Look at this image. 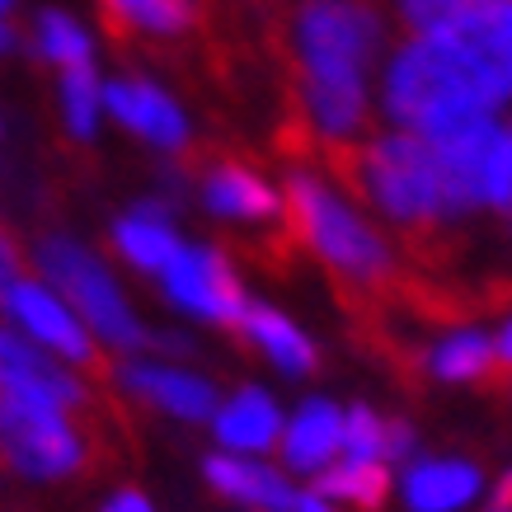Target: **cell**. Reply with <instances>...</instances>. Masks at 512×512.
<instances>
[{
  "mask_svg": "<svg viewBox=\"0 0 512 512\" xmlns=\"http://www.w3.org/2000/svg\"><path fill=\"white\" fill-rule=\"evenodd\" d=\"M381 428L386 423L376 419L367 404H357V409H348V419H343L339 451H348V461H381Z\"/></svg>",
  "mask_w": 512,
  "mask_h": 512,
  "instance_id": "4316f807",
  "label": "cell"
},
{
  "mask_svg": "<svg viewBox=\"0 0 512 512\" xmlns=\"http://www.w3.org/2000/svg\"><path fill=\"white\" fill-rule=\"evenodd\" d=\"M503 127H508V137H512V123H503Z\"/></svg>",
  "mask_w": 512,
  "mask_h": 512,
  "instance_id": "74e56055",
  "label": "cell"
},
{
  "mask_svg": "<svg viewBox=\"0 0 512 512\" xmlns=\"http://www.w3.org/2000/svg\"><path fill=\"white\" fill-rule=\"evenodd\" d=\"M10 47H15V29L0 19V52H10Z\"/></svg>",
  "mask_w": 512,
  "mask_h": 512,
  "instance_id": "836d02e7",
  "label": "cell"
},
{
  "mask_svg": "<svg viewBox=\"0 0 512 512\" xmlns=\"http://www.w3.org/2000/svg\"><path fill=\"white\" fill-rule=\"evenodd\" d=\"M508 395H512V372H508Z\"/></svg>",
  "mask_w": 512,
  "mask_h": 512,
  "instance_id": "8d00e7d4",
  "label": "cell"
},
{
  "mask_svg": "<svg viewBox=\"0 0 512 512\" xmlns=\"http://www.w3.org/2000/svg\"><path fill=\"white\" fill-rule=\"evenodd\" d=\"M508 104L512 99L494 85V76L447 29L414 33L386 71V113L400 123V132L414 137H437L475 118H498V109Z\"/></svg>",
  "mask_w": 512,
  "mask_h": 512,
  "instance_id": "6da1fadb",
  "label": "cell"
},
{
  "mask_svg": "<svg viewBox=\"0 0 512 512\" xmlns=\"http://www.w3.org/2000/svg\"><path fill=\"white\" fill-rule=\"evenodd\" d=\"M217 442L226 451H268L282 437V414L264 390H240L231 404H217Z\"/></svg>",
  "mask_w": 512,
  "mask_h": 512,
  "instance_id": "ffe728a7",
  "label": "cell"
},
{
  "mask_svg": "<svg viewBox=\"0 0 512 512\" xmlns=\"http://www.w3.org/2000/svg\"><path fill=\"white\" fill-rule=\"evenodd\" d=\"M202 202H207V212L231 221H273L282 212V198L273 193L264 174H254L249 165H235V160H226V165L207 174Z\"/></svg>",
  "mask_w": 512,
  "mask_h": 512,
  "instance_id": "9a60e30c",
  "label": "cell"
},
{
  "mask_svg": "<svg viewBox=\"0 0 512 512\" xmlns=\"http://www.w3.org/2000/svg\"><path fill=\"white\" fill-rule=\"evenodd\" d=\"M104 19H109L113 38L141 29V33H184L193 29L198 10L188 0H104Z\"/></svg>",
  "mask_w": 512,
  "mask_h": 512,
  "instance_id": "603a6c76",
  "label": "cell"
},
{
  "mask_svg": "<svg viewBox=\"0 0 512 512\" xmlns=\"http://www.w3.org/2000/svg\"><path fill=\"white\" fill-rule=\"evenodd\" d=\"M240 334H245L259 353L278 367V372L287 376H311L315 367H320V353H315V343L301 334V329L287 320V315L268 311V306H245V315H240Z\"/></svg>",
  "mask_w": 512,
  "mask_h": 512,
  "instance_id": "e0dca14e",
  "label": "cell"
},
{
  "mask_svg": "<svg viewBox=\"0 0 512 512\" xmlns=\"http://www.w3.org/2000/svg\"><path fill=\"white\" fill-rule=\"evenodd\" d=\"M315 498H339L353 503L357 512H381L390 494V470L386 461H343V466H325L311 484Z\"/></svg>",
  "mask_w": 512,
  "mask_h": 512,
  "instance_id": "7402d4cb",
  "label": "cell"
},
{
  "mask_svg": "<svg viewBox=\"0 0 512 512\" xmlns=\"http://www.w3.org/2000/svg\"><path fill=\"white\" fill-rule=\"evenodd\" d=\"M123 386L141 400H151L156 409L174 414V419H212L217 414V390L212 381H202L193 372H179V367H151V362H127Z\"/></svg>",
  "mask_w": 512,
  "mask_h": 512,
  "instance_id": "4fadbf2b",
  "label": "cell"
},
{
  "mask_svg": "<svg viewBox=\"0 0 512 512\" xmlns=\"http://www.w3.org/2000/svg\"><path fill=\"white\" fill-rule=\"evenodd\" d=\"M19 278H24V259H19V249L10 245V235L0 231V292L15 287Z\"/></svg>",
  "mask_w": 512,
  "mask_h": 512,
  "instance_id": "f546056e",
  "label": "cell"
},
{
  "mask_svg": "<svg viewBox=\"0 0 512 512\" xmlns=\"http://www.w3.org/2000/svg\"><path fill=\"white\" fill-rule=\"evenodd\" d=\"M62 104H66V127H71V137L90 141L94 127H99V109H104V85H99V76H94L90 62L66 66Z\"/></svg>",
  "mask_w": 512,
  "mask_h": 512,
  "instance_id": "d4e9b609",
  "label": "cell"
},
{
  "mask_svg": "<svg viewBox=\"0 0 512 512\" xmlns=\"http://www.w3.org/2000/svg\"><path fill=\"white\" fill-rule=\"evenodd\" d=\"M10 5H15V0H0V15H5V10H10Z\"/></svg>",
  "mask_w": 512,
  "mask_h": 512,
  "instance_id": "e575fe53",
  "label": "cell"
},
{
  "mask_svg": "<svg viewBox=\"0 0 512 512\" xmlns=\"http://www.w3.org/2000/svg\"><path fill=\"white\" fill-rule=\"evenodd\" d=\"M202 475H207V484L217 494L235 498V503H249L254 512H296V498H301L278 470L254 466L245 456H207Z\"/></svg>",
  "mask_w": 512,
  "mask_h": 512,
  "instance_id": "5bb4252c",
  "label": "cell"
},
{
  "mask_svg": "<svg viewBox=\"0 0 512 512\" xmlns=\"http://www.w3.org/2000/svg\"><path fill=\"white\" fill-rule=\"evenodd\" d=\"M503 217H508V231H512V207H508V212H503Z\"/></svg>",
  "mask_w": 512,
  "mask_h": 512,
  "instance_id": "d590c367",
  "label": "cell"
},
{
  "mask_svg": "<svg viewBox=\"0 0 512 512\" xmlns=\"http://www.w3.org/2000/svg\"><path fill=\"white\" fill-rule=\"evenodd\" d=\"M104 512H151V503H146L137 489H123V494L109 498V508H104Z\"/></svg>",
  "mask_w": 512,
  "mask_h": 512,
  "instance_id": "4dcf8cb0",
  "label": "cell"
},
{
  "mask_svg": "<svg viewBox=\"0 0 512 512\" xmlns=\"http://www.w3.org/2000/svg\"><path fill=\"white\" fill-rule=\"evenodd\" d=\"M423 367H428V376H437V381H461V386L489 381L498 367L494 339L480 334V329H451V334H442V339L423 353Z\"/></svg>",
  "mask_w": 512,
  "mask_h": 512,
  "instance_id": "44dd1931",
  "label": "cell"
},
{
  "mask_svg": "<svg viewBox=\"0 0 512 512\" xmlns=\"http://www.w3.org/2000/svg\"><path fill=\"white\" fill-rule=\"evenodd\" d=\"M343 414L329 400H311L282 433V461L301 475H320V470L339 456Z\"/></svg>",
  "mask_w": 512,
  "mask_h": 512,
  "instance_id": "ac0fdd59",
  "label": "cell"
},
{
  "mask_svg": "<svg viewBox=\"0 0 512 512\" xmlns=\"http://www.w3.org/2000/svg\"><path fill=\"white\" fill-rule=\"evenodd\" d=\"M484 207L508 212L512 207V137L508 127H498L494 146H489V165H484Z\"/></svg>",
  "mask_w": 512,
  "mask_h": 512,
  "instance_id": "484cf974",
  "label": "cell"
},
{
  "mask_svg": "<svg viewBox=\"0 0 512 512\" xmlns=\"http://www.w3.org/2000/svg\"><path fill=\"white\" fill-rule=\"evenodd\" d=\"M296 512H329V508H325V498L301 494V498H296Z\"/></svg>",
  "mask_w": 512,
  "mask_h": 512,
  "instance_id": "d6a6232c",
  "label": "cell"
},
{
  "mask_svg": "<svg viewBox=\"0 0 512 512\" xmlns=\"http://www.w3.org/2000/svg\"><path fill=\"white\" fill-rule=\"evenodd\" d=\"M442 29L466 47L470 57L494 76L498 90L512 99V0H480Z\"/></svg>",
  "mask_w": 512,
  "mask_h": 512,
  "instance_id": "7c38bea8",
  "label": "cell"
},
{
  "mask_svg": "<svg viewBox=\"0 0 512 512\" xmlns=\"http://www.w3.org/2000/svg\"><path fill=\"white\" fill-rule=\"evenodd\" d=\"M104 109L123 127H132L137 137L160 146V151L188 146V123H184V113H179V104L160 85H151V80H141V76L113 80L109 90H104Z\"/></svg>",
  "mask_w": 512,
  "mask_h": 512,
  "instance_id": "8fae6325",
  "label": "cell"
},
{
  "mask_svg": "<svg viewBox=\"0 0 512 512\" xmlns=\"http://www.w3.org/2000/svg\"><path fill=\"white\" fill-rule=\"evenodd\" d=\"M287 221L301 235V245L334 273L339 292L381 296L386 287H395V259H390L386 240L348 202L334 198L320 174H287Z\"/></svg>",
  "mask_w": 512,
  "mask_h": 512,
  "instance_id": "7a4b0ae2",
  "label": "cell"
},
{
  "mask_svg": "<svg viewBox=\"0 0 512 512\" xmlns=\"http://www.w3.org/2000/svg\"><path fill=\"white\" fill-rule=\"evenodd\" d=\"M113 249L123 254L132 268L141 273H160L179 254V235L170 226V212L160 202H141L137 212H127L118 226H113Z\"/></svg>",
  "mask_w": 512,
  "mask_h": 512,
  "instance_id": "d6986e66",
  "label": "cell"
},
{
  "mask_svg": "<svg viewBox=\"0 0 512 512\" xmlns=\"http://www.w3.org/2000/svg\"><path fill=\"white\" fill-rule=\"evenodd\" d=\"M414 447H419V437H414V428L404 419H390L386 428H381V461H409L414 456Z\"/></svg>",
  "mask_w": 512,
  "mask_h": 512,
  "instance_id": "f1b7e54d",
  "label": "cell"
},
{
  "mask_svg": "<svg viewBox=\"0 0 512 512\" xmlns=\"http://www.w3.org/2000/svg\"><path fill=\"white\" fill-rule=\"evenodd\" d=\"M494 357H498V367H503V372H512V315L503 320V329H498V339H494Z\"/></svg>",
  "mask_w": 512,
  "mask_h": 512,
  "instance_id": "1f68e13d",
  "label": "cell"
},
{
  "mask_svg": "<svg viewBox=\"0 0 512 512\" xmlns=\"http://www.w3.org/2000/svg\"><path fill=\"white\" fill-rule=\"evenodd\" d=\"M0 461L24 480H66L85 470V437L62 409L0 390Z\"/></svg>",
  "mask_w": 512,
  "mask_h": 512,
  "instance_id": "8992f818",
  "label": "cell"
},
{
  "mask_svg": "<svg viewBox=\"0 0 512 512\" xmlns=\"http://www.w3.org/2000/svg\"><path fill=\"white\" fill-rule=\"evenodd\" d=\"M498 127H503L498 118H475V123H461V127H451V132L428 137L437 184H442V202H447L451 221L484 207V165H489V146H494Z\"/></svg>",
  "mask_w": 512,
  "mask_h": 512,
  "instance_id": "9c48e42d",
  "label": "cell"
},
{
  "mask_svg": "<svg viewBox=\"0 0 512 512\" xmlns=\"http://www.w3.org/2000/svg\"><path fill=\"white\" fill-rule=\"evenodd\" d=\"M296 71H348L367 76L381 47V15L367 0H301L292 10Z\"/></svg>",
  "mask_w": 512,
  "mask_h": 512,
  "instance_id": "5b68a950",
  "label": "cell"
},
{
  "mask_svg": "<svg viewBox=\"0 0 512 512\" xmlns=\"http://www.w3.org/2000/svg\"><path fill=\"white\" fill-rule=\"evenodd\" d=\"M470 5H480V0H400V19L409 33H433L456 15H466Z\"/></svg>",
  "mask_w": 512,
  "mask_h": 512,
  "instance_id": "83f0119b",
  "label": "cell"
},
{
  "mask_svg": "<svg viewBox=\"0 0 512 512\" xmlns=\"http://www.w3.org/2000/svg\"><path fill=\"white\" fill-rule=\"evenodd\" d=\"M38 268H43V278L52 292L66 296V306L80 315V325H90L99 339H109L118 353H137L146 348V334H141L137 315L127 311L123 292H118V282L109 278V268L94 259L90 249H80L76 240H62V235H52L38 245Z\"/></svg>",
  "mask_w": 512,
  "mask_h": 512,
  "instance_id": "277c9868",
  "label": "cell"
},
{
  "mask_svg": "<svg viewBox=\"0 0 512 512\" xmlns=\"http://www.w3.org/2000/svg\"><path fill=\"white\" fill-rule=\"evenodd\" d=\"M33 57H43L52 66H80L90 62V33L80 29L62 10H43L38 15V33H33Z\"/></svg>",
  "mask_w": 512,
  "mask_h": 512,
  "instance_id": "cb8c5ba5",
  "label": "cell"
},
{
  "mask_svg": "<svg viewBox=\"0 0 512 512\" xmlns=\"http://www.w3.org/2000/svg\"><path fill=\"white\" fill-rule=\"evenodd\" d=\"M0 311L10 315L24 334H33V343H38V348H52L57 357H66V362L85 367L90 376L109 372V362L99 357L94 339L85 334V325H80V315L66 306L62 296H52V287L19 278L15 287H5V292H0Z\"/></svg>",
  "mask_w": 512,
  "mask_h": 512,
  "instance_id": "52a82bcc",
  "label": "cell"
},
{
  "mask_svg": "<svg viewBox=\"0 0 512 512\" xmlns=\"http://www.w3.org/2000/svg\"><path fill=\"white\" fill-rule=\"evenodd\" d=\"M484 489V475L470 461H419L404 475V503L414 512H461Z\"/></svg>",
  "mask_w": 512,
  "mask_h": 512,
  "instance_id": "2e32d148",
  "label": "cell"
},
{
  "mask_svg": "<svg viewBox=\"0 0 512 512\" xmlns=\"http://www.w3.org/2000/svg\"><path fill=\"white\" fill-rule=\"evenodd\" d=\"M0 390L5 395H19V400L47 404V409H85L90 404V390L80 376H71L62 362L38 348V343L19 339L0 325Z\"/></svg>",
  "mask_w": 512,
  "mask_h": 512,
  "instance_id": "30bf717a",
  "label": "cell"
},
{
  "mask_svg": "<svg viewBox=\"0 0 512 512\" xmlns=\"http://www.w3.org/2000/svg\"><path fill=\"white\" fill-rule=\"evenodd\" d=\"M160 282H165V296L179 311H193L202 320H212V325H240V315L249 306L231 264L221 259L217 249L179 245V254L160 268Z\"/></svg>",
  "mask_w": 512,
  "mask_h": 512,
  "instance_id": "ba28073f",
  "label": "cell"
},
{
  "mask_svg": "<svg viewBox=\"0 0 512 512\" xmlns=\"http://www.w3.org/2000/svg\"><path fill=\"white\" fill-rule=\"evenodd\" d=\"M329 165H334V174H343V184L353 193L381 207L404 231H433V226L451 221L428 137L390 132V137H376L367 146H353V141L329 146Z\"/></svg>",
  "mask_w": 512,
  "mask_h": 512,
  "instance_id": "3957f363",
  "label": "cell"
}]
</instances>
